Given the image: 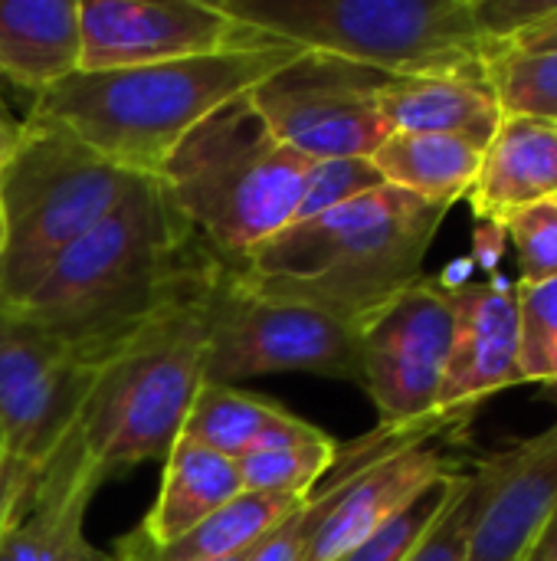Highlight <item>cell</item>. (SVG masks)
<instances>
[{"label": "cell", "instance_id": "cell-9", "mask_svg": "<svg viewBox=\"0 0 557 561\" xmlns=\"http://www.w3.org/2000/svg\"><path fill=\"white\" fill-rule=\"evenodd\" d=\"M387 76L302 53L246 99L276 141L309 161L371 158L391 135L374 92Z\"/></svg>", "mask_w": 557, "mask_h": 561}, {"label": "cell", "instance_id": "cell-33", "mask_svg": "<svg viewBox=\"0 0 557 561\" xmlns=\"http://www.w3.org/2000/svg\"><path fill=\"white\" fill-rule=\"evenodd\" d=\"M33 480H36V477L20 473L16 467H10V460H7V454H3V447H0V519L7 516V510H10L16 500H23V496L30 493Z\"/></svg>", "mask_w": 557, "mask_h": 561}, {"label": "cell", "instance_id": "cell-7", "mask_svg": "<svg viewBox=\"0 0 557 561\" xmlns=\"http://www.w3.org/2000/svg\"><path fill=\"white\" fill-rule=\"evenodd\" d=\"M135 181L69 128L26 115L0 171V306L16 309Z\"/></svg>", "mask_w": 557, "mask_h": 561}, {"label": "cell", "instance_id": "cell-16", "mask_svg": "<svg viewBox=\"0 0 557 561\" xmlns=\"http://www.w3.org/2000/svg\"><path fill=\"white\" fill-rule=\"evenodd\" d=\"M557 197V122L502 115L466 194L476 220L506 224L515 210Z\"/></svg>", "mask_w": 557, "mask_h": 561}, {"label": "cell", "instance_id": "cell-37", "mask_svg": "<svg viewBox=\"0 0 557 561\" xmlns=\"http://www.w3.org/2000/svg\"><path fill=\"white\" fill-rule=\"evenodd\" d=\"M115 556V561H135V559H128V556H121V552H112Z\"/></svg>", "mask_w": 557, "mask_h": 561}, {"label": "cell", "instance_id": "cell-23", "mask_svg": "<svg viewBox=\"0 0 557 561\" xmlns=\"http://www.w3.org/2000/svg\"><path fill=\"white\" fill-rule=\"evenodd\" d=\"M282 414H286L282 404L253 398L230 385L204 381V388L197 391V398L187 411L181 437L190 444H200L220 457L240 460L263 440V434Z\"/></svg>", "mask_w": 557, "mask_h": 561}, {"label": "cell", "instance_id": "cell-1", "mask_svg": "<svg viewBox=\"0 0 557 561\" xmlns=\"http://www.w3.org/2000/svg\"><path fill=\"white\" fill-rule=\"evenodd\" d=\"M213 266L161 181L138 178L16 309L76 362L98 368L171 302L194 293Z\"/></svg>", "mask_w": 557, "mask_h": 561}, {"label": "cell", "instance_id": "cell-29", "mask_svg": "<svg viewBox=\"0 0 557 561\" xmlns=\"http://www.w3.org/2000/svg\"><path fill=\"white\" fill-rule=\"evenodd\" d=\"M476 503H479L476 473H473V467H466V473L456 483L450 506L440 513V519L427 529V536L417 542V549L404 561H466Z\"/></svg>", "mask_w": 557, "mask_h": 561}, {"label": "cell", "instance_id": "cell-22", "mask_svg": "<svg viewBox=\"0 0 557 561\" xmlns=\"http://www.w3.org/2000/svg\"><path fill=\"white\" fill-rule=\"evenodd\" d=\"M341 444L322 427L286 411L263 440L240 457V477L246 493H272L305 500L338 463Z\"/></svg>", "mask_w": 557, "mask_h": 561}, {"label": "cell", "instance_id": "cell-18", "mask_svg": "<svg viewBox=\"0 0 557 561\" xmlns=\"http://www.w3.org/2000/svg\"><path fill=\"white\" fill-rule=\"evenodd\" d=\"M378 112L391 131L453 135L486 148L502 122V105L489 82L456 76L384 79L374 92Z\"/></svg>", "mask_w": 557, "mask_h": 561}, {"label": "cell", "instance_id": "cell-2", "mask_svg": "<svg viewBox=\"0 0 557 561\" xmlns=\"http://www.w3.org/2000/svg\"><path fill=\"white\" fill-rule=\"evenodd\" d=\"M446 214L450 207L384 184L289 224L227 273L253 296L309 306L361 332L427 276L423 260Z\"/></svg>", "mask_w": 557, "mask_h": 561}, {"label": "cell", "instance_id": "cell-28", "mask_svg": "<svg viewBox=\"0 0 557 561\" xmlns=\"http://www.w3.org/2000/svg\"><path fill=\"white\" fill-rule=\"evenodd\" d=\"M384 187V178L371 164V158H332V161H312L302 181V197L295 220H312L332 207H341L368 191ZM292 220V224H295Z\"/></svg>", "mask_w": 557, "mask_h": 561}, {"label": "cell", "instance_id": "cell-5", "mask_svg": "<svg viewBox=\"0 0 557 561\" xmlns=\"http://www.w3.org/2000/svg\"><path fill=\"white\" fill-rule=\"evenodd\" d=\"M309 158L263 125L250 99L204 118L158 174L190 237L223 266L295 220Z\"/></svg>", "mask_w": 557, "mask_h": 561}, {"label": "cell", "instance_id": "cell-17", "mask_svg": "<svg viewBox=\"0 0 557 561\" xmlns=\"http://www.w3.org/2000/svg\"><path fill=\"white\" fill-rule=\"evenodd\" d=\"M79 66V0H0V79L36 99Z\"/></svg>", "mask_w": 557, "mask_h": 561}, {"label": "cell", "instance_id": "cell-3", "mask_svg": "<svg viewBox=\"0 0 557 561\" xmlns=\"http://www.w3.org/2000/svg\"><path fill=\"white\" fill-rule=\"evenodd\" d=\"M302 49L256 39L194 59L138 69L72 72L33 99L30 115L69 128L105 161L138 178H158L174 148L217 108L250 95Z\"/></svg>", "mask_w": 557, "mask_h": 561}, {"label": "cell", "instance_id": "cell-32", "mask_svg": "<svg viewBox=\"0 0 557 561\" xmlns=\"http://www.w3.org/2000/svg\"><path fill=\"white\" fill-rule=\"evenodd\" d=\"M548 49H557V3L538 16L529 30H522L506 53H548Z\"/></svg>", "mask_w": 557, "mask_h": 561}, {"label": "cell", "instance_id": "cell-8", "mask_svg": "<svg viewBox=\"0 0 557 561\" xmlns=\"http://www.w3.org/2000/svg\"><path fill=\"white\" fill-rule=\"evenodd\" d=\"M207 381L236 388L263 375H315L361 385V332L295 302L246 293L223 263L204 289Z\"/></svg>", "mask_w": 557, "mask_h": 561}, {"label": "cell", "instance_id": "cell-30", "mask_svg": "<svg viewBox=\"0 0 557 561\" xmlns=\"http://www.w3.org/2000/svg\"><path fill=\"white\" fill-rule=\"evenodd\" d=\"M312 500V496H309ZM309 500L286 519L279 523L250 556L246 561H302V519H305V506Z\"/></svg>", "mask_w": 557, "mask_h": 561}, {"label": "cell", "instance_id": "cell-12", "mask_svg": "<svg viewBox=\"0 0 557 561\" xmlns=\"http://www.w3.org/2000/svg\"><path fill=\"white\" fill-rule=\"evenodd\" d=\"M79 72L194 59L256 39L213 0H85L79 3Z\"/></svg>", "mask_w": 557, "mask_h": 561}, {"label": "cell", "instance_id": "cell-15", "mask_svg": "<svg viewBox=\"0 0 557 561\" xmlns=\"http://www.w3.org/2000/svg\"><path fill=\"white\" fill-rule=\"evenodd\" d=\"M453 345L440 391V411L479 408V401L519 385V289L492 273L450 293Z\"/></svg>", "mask_w": 557, "mask_h": 561}, {"label": "cell", "instance_id": "cell-21", "mask_svg": "<svg viewBox=\"0 0 557 561\" xmlns=\"http://www.w3.org/2000/svg\"><path fill=\"white\" fill-rule=\"evenodd\" d=\"M483 151L486 148L453 135L391 131L384 145L371 154V164L387 187L440 207H453L469 194Z\"/></svg>", "mask_w": 557, "mask_h": 561}, {"label": "cell", "instance_id": "cell-13", "mask_svg": "<svg viewBox=\"0 0 557 561\" xmlns=\"http://www.w3.org/2000/svg\"><path fill=\"white\" fill-rule=\"evenodd\" d=\"M476 516L466 561H529L557 513V424L473 467Z\"/></svg>", "mask_w": 557, "mask_h": 561}, {"label": "cell", "instance_id": "cell-38", "mask_svg": "<svg viewBox=\"0 0 557 561\" xmlns=\"http://www.w3.org/2000/svg\"><path fill=\"white\" fill-rule=\"evenodd\" d=\"M250 552H253V549H250ZM250 552H246V556H250ZM246 556H233V559H223V561H246Z\"/></svg>", "mask_w": 557, "mask_h": 561}, {"label": "cell", "instance_id": "cell-25", "mask_svg": "<svg viewBox=\"0 0 557 561\" xmlns=\"http://www.w3.org/2000/svg\"><path fill=\"white\" fill-rule=\"evenodd\" d=\"M519 385L557 398V279L519 289Z\"/></svg>", "mask_w": 557, "mask_h": 561}, {"label": "cell", "instance_id": "cell-35", "mask_svg": "<svg viewBox=\"0 0 557 561\" xmlns=\"http://www.w3.org/2000/svg\"><path fill=\"white\" fill-rule=\"evenodd\" d=\"M473 256H460V260H453L440 276H437V283L446 289V293H453V289H463V286H469V276H473Z\"/></svg>", "mask_w": 557, "mask_h": 561}, {"label": "cell", "instance_id": "cell-19", "mask_svg": "<svg viewBox=\"0 0 557 561\" xmlns=\"http://www.w3.org/2000/svg\"><path fill=\"white\" fill-rule=\"evenodd\" d=\"M240 493L243 477L236 460L181 437L164 460L158 496L135 533L151 546L177 542L194 526L210 519L217 510L233 503Z\"/></svg>", "mask_w": 557, "mask_h": 561}, {"label": "cell", "instance_id": "cell-26", "mask_svg": "<svg viewBox=\"0 0 557 561\" xmlns=\"http://www.w3.org/2000/svg\"><path fill=\"white\" fill-rule=\"evenodd\" d=\"M466 473V470H463ZM463 473H453L440 483H433L427 493H420L410 506H404L391 523H384L374 536H368L364 542H358L355 549H348L341 559L335 561H404L417 542L427 536V529L440 519V513L450 506L456 483Z\"/></svg>", "mask_w": 557, "mask_h": 561}, {"label": "cell", "instance_id": "cell-4", "mask_svg": "<svg viewBox=\"0 0 557 561\" xmlns=\"http://www.w3.org/2000/svg\"><path fill=\"white\" fill-rule=\"evenodd\" d=\"M233 23L387 79L489 82L499 49L476 0H213Z\"/></svg>", "mask_w": 557, "mask_h": 561}, {"label": "cell", "instance_id": "cell-31", "mask_svg": "<svg viewBox=\"0 0 557 561\" xmlns=\"http://www.w3.org/2000/svg\"><path fill=\"white\" fill-rule=\"evenodd\" d=\"M506 227L499 224H486V220H476V237H473V263L486 266L489 273L499 270L502 256H506Z\"/></svg>", "mask_w": 557, "mask_h": 561}, {"label": "cell", "instance_id": "cell-24", "mask_svg": "<svg viewBox=\"0 0 557 561\" xmlns=\"http://www.w3.org/2000/svg\"><path fill=\"white\" fill-rule=\"evenodd\" d=\"M489 85L506 115L557 122V49L502 53L489 66Z\"/></svg>", "mask_w": 557, "mask_h": 561}, {"label": "cell", "instance_id": "cell-11", "mask_svg": "<svg viewBox=\"0 0 557 561\" xmlns=\"http://www.w3.org/2000/svg\"><path fill=\"white\" fill-rule=\"evenodd\" d=\"M453 345V306L437 276L417 279L361 329V388L381 427H407L440 414Z\"/></svg>", "mask_w": 557, "mask_h": 561}, {"label": "cell", "instance_id": "cell-34", "mask_svg": "<svg viewBox=\"0 0 557 561\" xmlns=\"http://www.w3.org/2000/svg\"><path fill=\"white\" fill-rule=\"evenodd\" d=\"M20 131H23V122L7 108L3 95H0V171L7 164V158L13 154L16 141H20Z\"/></svg>", "mask_w": 557, "mask_h": 561}, {"label": "cell", "instance_id": "cell-14", "mask_svg": "<svg viewBox=\"0 0 557 561\" xmlns=\"http://www.w3.org/2000/svg\"><path fill=\"white\" fill-rule=\"evenodd\" d=\"M76 427L0 523V561H115L85 539V513L102 486Z\"/></svg>", "mask_w": 557, "mask_h": 561}, {"label": "cell", "instance_id": "cell-20", "mask_svg": "<svg viewBox=\"0 0 557 561\" xmlns=\"http://www.w3.org/2000/svg\"><path fill=\"white\" fill-rule=\"evenodd\" d=\"M309 500V496H305ZM305 500L272 493H240L233 503L217 510L210 519L194 526L187 536L167 546H151L138 533L115 542V552L135 561H223L256 549L279 523H286Z\"/></svg>", "mask_w": 557, "mask_h": 561}, {"label": "cell", "instance_id": "cell-6", "mask_svg": "<svg viewBox=\"0 0 557 561\" xmlns=\"http://www.w3.org/2000/svg\"><path fill=\"white\" fill-rule=\"evenodd\" d=\"M207 279L95 368L76 434L102 480L138 463H164L181 440L207 381Z\"/></svg>", "mask_w": 557, "mask_h": 561}, {"label": "cell", "instance_id": "cell-36", "mask_svg": "<svg viewBox=\"0 0 557 561\" xmlns=\"http://www.w3.org/2000/svg\"><path fill=\"white\" fill-rule=\"evenodd\" d=\"M529 561H557V513L552 516V523L545 526V533L538 536Z\"/></svg>", "mask_w": 557, "mask_h": 561}, {"label": "cell", "instance_id": "cell-39", "mask_svg": "<svg viewBox=\"0 0 557 561\" xmlns=\"http://www.w3.org/2000/svg\"><path fill=\"white\" fill-rule=\"evenodd\" d=\"M16 503H20V500H16ZM16 503H13V506H16ZM13 506H10V510H13ZM10 510H7V513H10ZM0 523H3V519H0Z\"/></svg>", "mask_w": 557, "mask_h": 561}, {"label": "cell", "instance_id": "cell-27", "mask_svg": "<svg viewBox=\"0 0 557 561\" xmlns=\"http://www.w3.org/2000/svg\"><path fill=\"white\" fill-rule=\"evenodd\" d=\"M502 227L519 260V289L557 279V197L515 210Z\"/></svg>", "mask_w": 557, "mask_h": 561}, {"label": "cell", "instance_id": "cell-10", "mask_svg": "<svg viewBox=\"0 0 557 561\" xmlns=\"http://www.w3.org/2000/svg\"><path fill=\"white\" fill-rule=\"evenodd\" d=\"M95 368L76 362L20 309L0 306V447L36 477L76 427Z\"/></svg>", "mask_w": 557, "mask_h": 561}]
</instances>
